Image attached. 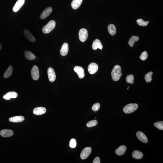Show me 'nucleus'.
<instances>
[{
    "mask_svg": "<svg viewBox=\"0 0 163 163\" xmlns=\"http://www.w3.org/2000/svg\"><path fill=\"white\" fill-rule=\"evenodd\" d=\"M76 145H77V142L76 140L75 139H72L69 143V146L71 148H75Z\"/></svg>",
    "mask_w": 163,
    "mask_h": 163,
    "instance_id": "34",
    "label": "nucleus"
},
{
    "mask_svg": "<svg viewBox=\"0 0 163 163\" xmlns=\"http://www.w3.org/2000/svg\"><path fill=\"white\" fill-rule=\"evenodd\" d=\"M55 26V22L53 20L50 21L43 28L42 32L45 34H48L54 28Z\"/></svg>",
    "mask_w": 163,
    "mask_h": 163,
    "instance_id": "3",
    "label": "nucleus"
},
{
    "mask_svg": "<svg viewBox=\"0 0 163 163\" xmlns=\"http://www.w3.org/2000/svg\"><path fill=\"white\" fill-rule=\"evenodd\" d=\"M52 11V9L51 7H48L46 8L42 12V13L40 16L41 19H44L50 15Z\"/></svg>",
    "mask_w": 163,
    "mask_h": 163,
    "instance_id": "10",
    "label": "nucleus"
},
{
    "mask_svg": "<svg viewBox=\"0 0 163 163\" xmlns=\"http://www.w3.org/2000/svg\"><path fill=\"white\" fill-rule=\"evenodd\" d=\"M13 69L12 66H9L4 74V77L5 78H7L10 77L12 73Z\"/></svg>",
    "mask_w": 163,
    "mask_h": 163,
    "instance_id": "26",
    "label": "nucleus"
},
{
    "mask_svg": "<svg viewBox=\"0 0 163 163\" xmlns=\"http://www.w3.org/2000/svg\"><path fill=\"white\" fill-rule=\"evenodd\" d=\"M18 94L15 92H10L7 93L3 96L4 99L6 100H10L11 98H16L17 97Z\"/></svg>",
    "mask_w": 163,
    "mask_h": 163,
    "instance_id": "17",
    "label": "nucleus"
},
{
    "mask_svg": "<svg viewBox=\"0 0 163 163\" xmlns=\"http://www.w3.org/2000/svg\"><path fill=\"white\" fill-rule=\"evenodd\" d=\"M100 159L99 157H97L95 158L93 160V163H100Z\"/></svg>",
    "mask_w": 163,
    "mask_h": 163,
    "instance_id": "35",
    "label": "nucleus"
},
{
    "mask_svg": "<svg viewBox=\"0 0 163 163\" xmlns=\"http://www.w3.org/2000/svg\"><path fill=\"white\" fill-rule=\"evenodd\" d=\"M31 75L32 78L34 80H38L39 77V70L36 66H33L31 71Z\"/></svg>",
    "mask_w": 163,
    "mask_h": 163,
    "instance_id": "6",
    "label": "nucleus"
},
{
    "mask_svg": "<svg viewBox=\"0 0 163 163\" xmlns=\"http://www.w3.org/2000/svg\"><path fill=\"white\" fill-rule=\"evenodd\" d=\"M137 138L139 140L144 143H147L148 142V139L146 136L142 132L138 131L136 134Z\"/></svg>",
    "mask_w": 163,
    "mask_h": 163,
    "instance_id": "11",
    "label": "nucleus"
},
{
    "mask_svg": "<svg viewBox=\"0 0 163 163\" xmlns=\"http://www.w3.org/2000/svg\"><path fill=\"white\" fill-rule=\"evenodd\" d=\"M25 0H18L13 8V11L14 12L18 11L25 3Z\"/></svg>",
    "mask_w": 163,
    "mask_h": 163,
    "instance_id": "14",
    "label": "nucleus"
},
{
    "mask_svg": "<svg viewBox=\"0 0 163 163\" xmlns=\"http://www.w3.org/2000/svg\"><path fill=\"white\" fill-rule=\"evenodd\" d=\"M153 74V72H150L145 75L144 78L147 82H150L152 81V77Z\"/></svg>",
    "mask_w": 163,
    "mask_h": 163,
    "instance_id": "27",
    "label": "nucleus"
},
{
    "mask_svg": "<svg viewBox=\"0 0 163 163\" xmlns=\"http://www.w3.org/2000/svg\"><path fill=\"white\" fill-rule=\"evenodd\" d=\"M92 152V149L90 147H85L82 150L80 155L81 158L82 160H85L89 157Z\"/></svg>",
    "mask_w": 163,
    "mask_h": 163,
    "instance_id": "5",
    "label": "nucleus"
},
{
    "mask_svg": "<svg viewBox=\"0 0 163 163\" xmlns=\"http://www.w3.org/2000/svg\"><path fill=\"white\" fill-rule=\"evenodd\" d=\"M69 51V45L66 43H65L62 45L61 50L60 53L62 56H65L67 54Z\"/></svg>",
    "mask_w": 163,
    "mask_h": 163,
    "instance_id": "16",
    "label": "nucleus"
},
{
    "mask_svg": "<svg viewBox=\"0 0 163 163\" xmlns=\"http://www.w3.org/2000/svg\"><path fill=\"white\" fill-rule=\"evenodd\" d=\"M83 0H73L71 3V6L74 10L78 8L82 3Z\"/></svg>",
    "mask_w": 163,
    "mask_h": 163,
    "instance_id": "21",
    "label": "nucleus"
},
{
    "mask_svg": "<svg viewBox=\"0 0 163 163\" xmlns=\"http://www.w3.org/2000/svg\"><path fill=\"white\" fill-rule=\"evenodd\" d=\"M24 55L25 58L28 60H33L36 58L34 55L29 51H25L24 52Z\"/></svg>",
    "mask_w": 163,
    "mask_h": 163,
    "instance_id": "24",
    "label": "nucleus"
},
{
    "mask_svg": "<svg viewBox=\"0 0 163 163\" xmlns=\"http://www.w3.org/2000/svg\"><path fill=\"white\" fill-rule=\"evenodd\" d=\"M24 34L25 36L29 41L32 42H34L35 41V38L31 33V32L27 29H25L24 31Z\"/></svg>",
    "mask_w": 163,
    "mask_h": 163,
    "instance_id": "15",
    "label": "nucleus"
},
{
    "mask_svg": "<svg viewBox=\"0 0 163 163\" xmlns=\"http://www.w3.org/2000/svg\"><path fill=\"white\" fill-rule=\"evenodd\" d=\"M122 75L121 69L119 65H116L112 70L111 75L114 81H117L120 79Z\"/></svg>",
    "mask_w": 163,
    "mask_h": 163,
    "instance_id": "1",
    "label": "nucleus"
},
{
    "mask_svg": "<svg viewBox=\"0 0 163 163\" xmlns=\"http://www.w3.org/2000/svg\"><path fill=\"white\" fill-rule=\"evenodd\" d=\"M137 22L138 24L140 26H145L147 25L149 23V21L145 22L143 21L142 19H139L137 20Z\"/></svg>",
    "mask_w": 163,
    "mask_h": 163,
    "instance_id": "29",
    "label": "nucleus"
},
{
    "mask_svg": "<svg viewBox=\"0 0 163 163\" xmlns=\"http://www.w3.org/2000/svg\"><path fill=\"white\" fill-rule=\"evenodd\" d=\"M25 120L24 117L23 116H16L10 117L9 118V121L10 122L14 123L22 122Z\"/></svg>",
    "mask_w": 163,
    "mask_h": 163,
    "instance_id": "19",
    "label": "nucleus"
},
{
    "mask_svg": "<svg viewBox=\"0 0 163 163\" xmlns=\"http://www.w3.org/2000/svg\"><path fill=\"white\" fill-rule=\"evenodd\" d=\"M148 55L147 52L146 51H144L141 53L140 57V59L143 61H144L147 59Z\"/></svg>",
    "mask_w": 163,
    "mask_h": 163,
    "instance_id": "32",
    "label": "nucleus"
},
{
    "mask_svg": "<svg viewBox=\"0 0 163 163\" xmlns=\"http://www.w3.org/2000/svg\"><path fill=\"white\" fill-rule=\"evenodd\" d=\"M74 70L77 73L80 78L82 79L85 77L84 70L81 67L77 66L75 67Z\"/></svg>",
    "mask_w": 163,
    "mask_h": 163,
    "instance_id": "9",
    "label": "nucleus"
},
{
    "mask_svg": "<svg viewBox=\"0 0 163 163\" xmlns=\"http://www.w3.org/2000/svg\"><path fill=\"white\" fill-rule=\"evenodd\" d=\"M129 89V87H128V89Z\"/></svg>",
    "mask_w": 163,
    "mask_h": 163,
    "instance_id": "37",
    "label": "nucleus"
},
{
    "mask_svg": "<svg viewBox=\"0 0 163 163\" xmlns=\"http://www.w3.org/2000/svg\"><path fill=\"white\" fill-rule=\"evenodd\" d=\"M98 69V66L96 63H92L89 65L88 70L90 74H93L96 73Z\"/></svg>",
    "mask_w": 163,
    "mask_h": 163,
    "instance_id": "7",
    "label": "nucleus"
},
{
    "mask_svg": "<svg viewBox=\"0 0 163 163\" xmlns=\"http://www.w3.org/2000/svg\"><path fill=\"white\" fill-rule=\"evenodd\" d=\"M48 75L49 81L53 82L56 79V76L54 69L52 68H49L48 69Z\"/></svg>",
    "mask_w": 163,
    "mask_h": 163,
    "instance_id": "8",
    "label": "nucleus"
},
{
    "mask_svg": "<svg viewBox=\"0 0 163 163\" xmlns=\"http://www.w3.org/2000/svg\"><path fill=\"white\" fill-rule=\"evenodd\" d=\"M97 123L98 122L97 120H92L87 123L86 126L88 127H92L96 126L97 125Z\"/></svg>",
    "mask_w": 163,
    "mask_h": 163,
    "instance_id": "31",
    "label": "nucleus"
},
{
    "mask_svg": "<svg viewBox=\"0 0 163 163\" xmlns=\"http://www.w3.org/2000/svg\"><path fill=\"white\" fill-rule=\"evenodd\" d=\"M138 105L136 103H131L128 104L124 107L123 111L126 114H130L133 113L137 110L138 108Z\"/></svg>",
    "mask_w": 163,
    "mask_h": 163,
    "instance_id": "2",
    "label": "nucleus"
},
{
    "mask_svg": "<svg viewBox=\"0 0 163 163\" xmlns=\"http://www.w3.org/2000/svg\"><path fill=\"white\" fill-rule=\"evenodd\" d=\"M154 125L156 127L160 130H163V122L162 121H158L154 123Z\"/></svg>",
    "mask_w": 163,
    "mask_h": 163,
    "instance_id": "30",
    "label": "nucleus"
},
{
    "mask_svg": "<svg viewBox=\"0 0 163 163\" xmlns=\"http://www.w3.org/2000/svg\"><path fill=\"white\" fill-rule=\"evenodd\" d=\"M93 50H96L98 48L100 49H102L103 48V45L101 41L97 39L93 41L92 46Z\"/></svg>",
    "mask_w": 163,
    "mask_h": 163,
    "instance_id": "18",
    "label": "nucleus"
},
{
    "mask_svg": "<svg viewBox=\"0 0 163 163\" xmlns=\"http://www.w3.org/2000/svg\"><path fill=\"white\" fill-rule=\"evenodd\" d=\"M2 45H1V44H0V50H1V49H2Z\"/></svg>",
    "mask_w": 163,
    "mask_h": 163,
    "instance_id": "36",
    "label": "nucleus"
},
{
    "mask_svg": "<svg viewBox=\"0 0 163 163\" xmlns=\"http://www.w3.org/2000/svg\"><path fill=\"white\" fill-rule=\"evenodd\" d=\"M139 39V38L137 36H133L130 39L128 43L130 46L132 47L134 45L135 42L138 41Z\"/></svg>",
    "mask_w": 163,
    "mask_h": 163,
    "instance_id": "25",
    "label": "nucleus"
},
{
    "mask_svg": "<svg viewBox=\"0 0 163 163\" xmlns=\"http://www.w3.org/2000/svg\"><path fill=\"white\" fill-rule=\"evenodd\" d=\"M108 31L111 35H114L116 33V29L115 26L113 24H111L108 27Z\"/></svg>",
    "mask_w": 163,
    "mask_h": 163,
    "instance_id": "23",
    "label": "nucleus"
},
{
    "mask_svg": "<svg viewBox=\"0 0 163 163\" xmlns=\"http://www.w3.org/2000/svg\"><path fill=\"white\" fill-rule=\"evenodd\" d=\"M132 156L136 159H140L143 157V154L142 152L138 150H135L132 153Z\"/></svg>",
    "mask_w": 163,
    "mask_h": 163,
    "instance_id": "22",
    "label": "nucleus"
},
{
    "mask_svg": "<svg viewBox=\"0 0 163 163\" xmlns=\"http://www.w3.org/2000/svg\"><path fill=\"white\" fill-rule=\"evenodd\" d=\"M13 134V131L10 129H4L1 130L0 132V134L1 136L4 137H11Z\"/></svg>",
    "mask_w": 163,
    "mask_h": 163,
    "instance_id": "13",
    "label": "nucleus"
},
{
    "mask_svg": "<svg viewBox=\"0 0 163 163\" xmlns=\"http://www.w3.org/2000/svg\"><path fill=\"white\" fill-rule=\"evenodd\" d=\"M100 106V105L98 103H95L92 107V110L95 112L99 110Z\"/></svg>",
    "mask_w": 163,
    "mask_h": 163,
    "instance_id": "33",
    "label": "nucleus"
},
{
    "mask_svg": "<svg viewBox=\"0 0 163 163\" xmlns=\"http://www.w3.org/2000/svg\"><path fill=\"white\" fill-rule=\"evenodd\" d=\"M87 30L85 29H81L79 33V38L80 41L82 42H85L87 39L88 36Z\"/></svg>",
    "mask_w": 163,
    "mask_h": 163,
    "instance_id": "4",
    "label": "nucleus"
},
{
    "mask_svg": "<svg viewBox=\"0 0 163 163\" xmlns=\"http://www.w3.org/2000/svg\"><path fill=\"white\" fill-rule=\"evenodd\" d=\"M46 111V109L43 107H38L35 108L33 113L37 115H41L44 114Z\"/></svg>",
    "mask_w": 163,
    "mask_h": 163,
    "instance_id": "12",
    "label": "nucleus"
},
{
    "mask_svg": "<svg viewBox=\"0 0 163 163\" xmlns=\"http://www.w3.org/2000/svg\"><path fill=\"white\" fill-rule=\"evenodd\" d=\"M134 77L133 75L130 74L127 76L126 80L128 83L133 84L134 83Z\"/></svg>",
    "mask_w": 163,
    "mask_h": 163,
    "instance_id": "28",
    "label": "nucleus"
},
{
    "mask_svg": "<svg viewBox=\"0 0 163 163\" xmlns=\"http://www.w3.org/2000/svg\"><path fill=\"white\" fill-rule=\"evenodd\" d=\"M127 148L125 145H121L115 151L116 154L118 156H122L125 154Z\"/></svg>",
    "mask_w": 163,
    "mask_h": 163,
    "instance_id": "20",
    "label": "nucleus"
}]
</instances>
